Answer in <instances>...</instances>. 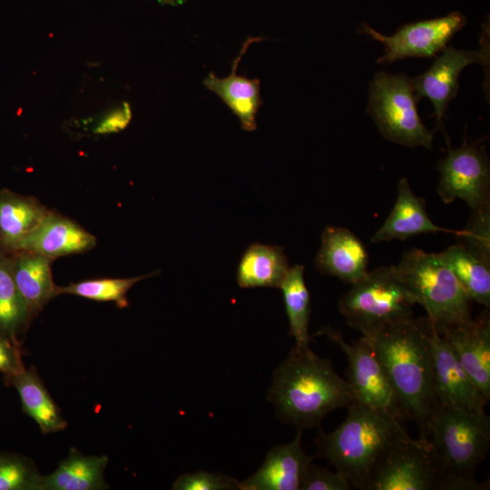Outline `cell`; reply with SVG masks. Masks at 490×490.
<instances>
[{"label": "cell", "instance_id": "1", "mask_svg": "<svg viewBox=\"0 0 490 490\" xmlns=\"http://www.w3.org/2000/svg\"><path fill=\"white\" fill-rule=\"evenodd\" d=\"M268 399L278 417L298 431L318 426L329 412L348 408L356 401L350 384L338 375L330 360L309 348L297 347L274 370Z\"/></svg>", "mask_w": 490, "mask_h": 490}, {"label": "cell", "instance_id": "2", "mask_svg": "<svg viewBox=\"0 0 490 490\" xmlns=\"http://www.w3.org/2000/svg\"><path fill=\"white\" fill-rule=\"evenodd\" d=\"M368 342L387 375L405 417L414 420L419 438L423 439L426 423L436 404L427 318H412L391 324Z\"/></svg>", "mask_w": 490, "mask_h": 490}, {"label": "cell", "instance_id": "3", "mask_svg": "<svg viewBox=\"0 0 490 490\" xmlns=\"http://www.w3.org/2000/svg\"><path fill=\"white\" fill-rule=\"evenodd\" d=\"M344 422L331 433L319 429L314 443L316 456L334 466L357 489L365 490L381 455L408 436L400 420L388 411L355 401Z\"/></svg>", "mask_w": 490, "mask_h": 490}, {"label": "cell", "instance_id": "4", "mask_svg": "<svg viewBox=\"0 0 490 490\" xmlns=\"http://www.w3.org/2000/svg\"><path fill=\"white\" fill-rule=\"evenodd\" d=\"M428 441L445 479L444 490H482L475 473L490 445V418L485 410L436 404L426 423Z\"/></svg>", "mask_w": 490, "mask_h": 490}, {"label": "cell", "instance_id": "5", "mask_svg": "<svg viewBox=\"0 0 490 490\" xmlns=\"http://www.w3.org/2000/svg\"><path fill=\"white\" fill-rule=\"evenodd\" d=\"M396 269L438 332L472 318L470 299L437 253L411 249L403 254Z\"/></svg>", "mask_w": 490, "mask_h": 490}, {"label": "cell", "instance_id": "6", "mask_svg": "<svg viewBox=\"0 0 490 490\" xmlns=\"http://www.w3.org/2000/svg\"><path fill=\"white\" fill-rule=\"evenodd\" d=\"M416 298L400 279L396 266L373 270L351 284L338 310L350 327L370 341L387 326L410 319Z\"/></svg>", "mask_w": 490, "mask_h": 490}, {"label": "cell", "instance_id": "7", "mask_svg": "<svg viewBox=\"0 0 490 490\" xmlns=\"http://www.w3.org/2000/svg\"><path fill=\"white\" fill-rule=\"evenodd\" d=\"M417 102L411 77L378 72L369 83L367 112L385 139L432 150L434 131L423 123Z\"/></svg>", "mask_w": 490, "mask_h": 490}, {"label": "cell", "instance_id": "8", "mask_svg": "<svg viewBox=\"0 0 490 490\" xmlns=\"http://www.w3.org/2000/svg\"><path fill=\"white\" fill-rule=\"evenodd\" d=\"M445 479L428 441L409 435L375 464L365 490H444Z\"/></svg>", "mask_w": 490, "mask_h": 490}, {"label": "cell", "instance_id": "9", "mask_svg": "<svg viewBox=\"0 0 490 490\" xmlns=\"http://www.w3.org/2000/svg\"><path fill=\"white\" fill-rule=\"evenodd\" d=\"M479 50H460L446 46L427 71L412 78L416 100L427 98L434 107L436 130L444 128V117L449 103L456 97L461 72L469 64H482L484 89L489 90V21L483 24Z\"/></svg>", "mask_w": 490, "mask_h": 490}, {"label": "cell", "instance_id": "10", "mask_svg": "<svg viewBox=\"0 0 490 490\" xmlns=\"http://www.w3.org/2000/svg\"><path fill=\"white\" fill-rule=\"evenodd\" d=\"M466 23V16L455 11L446 16L403 24L392 35L382 34L366 23L360 25V33L383 44L384 54L377 63L387 64L410 57L436 56Z\"/></svg>", "mask_w": 490, "mask_h": 490}, {"label": "cell", "instance_id": "11", "mask_svg": "<svg viewBox=\"0 0 490 490\" xmlns=\"http://www.w3.org/2000/svg\"><path fill=\"white\" fill-rule=\"evenodd\" d=\"M316 335H324L346 354L348 377L356 400L388 411L400 421L405 418L393 387L373 346L364 338L348 344L340 331L328 326Z\"/></svg>", "mask_w": 490, "mask_h": 490}, {"label": "cell", "instance_id": "12", "mask_svg": "<svg viewBox=\"0 0 490 490\" xmlns=\"http://www.w3.org/2000/svg\"><path fill=\"white\" fill-rule=\"evenodd\" d=\"M437 170L440 178L436 191L444 203L458 198L471 210L490 203V163L484 146L466 142L450 148Z\"/></svg>", "mask_w": 490, "mask_h": 490}, {"label": "cell", "instance_id": "13", "mask_svg": "<svg viewBox=\"0 0 490 490\" xmlns=\"http://www.w3.org/2000/svg\"><path fill=\"white\" fill-rule=\"evenodd\" d=\"M428 323L433 348V381L436 404L485 410L488 401L465 370L452 346L429 320Z\"/></svg>", "mask_w": 490, "mask_h": 490}, {"label": "cell", "instance_id": "14", "mask_svg": "<svg viewBox=\"0 0 490 490\" xmlns=\"http://www.w3.org/2000/svg\"><path fill=\"white\" fill-rule=\"evenodd\" d=\"M438 332V331H437ZM456 351L462 366L480 390L490 399V316L483 311L475 319L451 326L440 332Z\"/></svg>", "mask_w": 490, "mask_h": 490}, {"label": "cell", "instance_id": "15", "mask_svg": "<svg viewBox=\"0 0 490 490\" xmlns=\"http://www.w3.org/2000/svg\"><path fill=\"white\" fill-rule=\"evenodd\" d=\"M96 237L74 220L49 210L18 250L32 251L52 260L93 249Z\"/></svg>", "mask_w": 490, "mask_h": 490}, {"label": "cell", "instance_id": "16", "mask_svg": "<svg viewBox=\"0 0 490 490\" xmlns=\"http://www.w3.org/2000/svg\"><path fill=\"white\" fill-rule=\"evenodd\" d=\"M317 270L353 284L368 272V254L362 241L348 229L328 226L315 257Z\"/></svg>", "mask_w": 490, "mask_h": 490}, {"label": "cell", "instance_id": "17", "mask_svg": "<svg viewBox=\"0 0 490 490\" xmlns=\"http://www.w3.org/2000/svg\"><path fill=\"white\" fill-rule=\"evenodd\" d=\"M302 431L293 441L274 446L269 451L258 471L239 483L240 490H298L307 465L308 456L301 444Z\"/></svg>", "mask_w": 490, "mask_h": 490}, {"label": "cell", "instance_id": "18", "mask_svg": "<svg viewBox=\"0 0 490 490\" xmlns=\"http://www.w3.org/2000/svg\"><path fill=\"white\" fill-rule=\"evenodd\" d=\"M436 232L456 235L458 230L436 225L426 211L425 200L412 191L407 178H401L397 182V195L393 209L382 226L370 238V241L377 243L394 240H405L415 235Z\"/></svg>", "mask_w": 490, "mask_h": 490}, {"label": "cell", "instance_id": "19", "mask_svg": "<svg viewBox=\"0 0 490 490\" xmlns=\"http://www.w3.org/2000/svg\"><path fill=\"white\" fill-rule=\"evenodd\" d=\"M259 37H249L233 61L232 72L220 78L210 73L203 79V85L216 93L238 117L243 130L252 132L257 128L256 117L261 104L259 79H249L236 74L241 57L250 44L259 42Z\"/></svg>", "mask_w": 490, "mask_h": 490}, {"label": "cell", "instance_id": "20", "mask_svg": "<svg viewBox=\"0 0 490 490\" xmlns=\"http://www.w3.org/2000/svg\"><path fill=\"white\" fill-rule=\"evenodd\" d=\"M53 261L28 250L11 252L14 279L33 320L53 299L59 296L58 286L53 279Z\"/></svg>", "mask_w": 490, "mask_h": 490}, {"label": "cell", "instance_id": "21", "mask_svg": "<svg viewBox=\"0 0 490 490\" xmlns=\"http://www.w3.org/2000/svg\"><path fill=\"white\" fill-rule=\"evenodd\" d=\"M105 455H84L71 447L67 456L48 475H42L40 490H105Z\"/></svg>", "mask_w": 490, "mask_h": 490}, {"label": "cell", "instance_id": "22", "mask_svg": "<svg viewBox=\"0 0 490 490\" xmlns=\"http://www.w3.org/2000/svg\"><path fill=\"white\" fill-rule=\"evenodd\" d=\"M48 209L35 197L0 189V246L15 252Z\"/></svg>", "mask_w": 490, "mask_h": 490}, {"label": "cell", "instance_id": "23", "mask_svg": "<svg viewBox=\"0 0 490 490\" xmlns=\"http://www.w3.org/2000/svg\"><path fill=\"white\" fill-rule=\"evenodd\" d=\"M5 378L6 384L17 391L23 411L36 423L44 435L65 429L67 422L34 367Z\"/></svg>", "mask_w": 490, "mask_h": 490}, {"label": "cell", "instance_id": "24", "mask_svg": "<svg viewBox=\"0 0 490 490\" xmlns=\"http://www.w3.org/2000/svg\"><path fill=\"white\" fill-rule=\"evenodd\" d=\"M289 269L287 256L279 246L250 244L237 268L240 288H279Z\"/></svg>", "mask_w": 490, "mask_h": 490}, {"label": "cell", "instance_id": "25", "mask_svg": "<svg viewBox=\"0 0 490 490\" xmlns=\"http://www.w3.org/2000/svg\"><path fill=\"white\" fill-rule=\"evenodd\" d=\"M32 322L14 279L11 252L0 246V336L21 347Z\"/></svg>", "mask_w": 490, "mask_h": 490}, {"label": "cell", "instance_id": "26", "mask_svg": "<svg viewBox=\"0 0 490 490\" xmlns=\"http://www.w3.org/2000/svg\"><path fill=\"white\" fill-rule=\"evenodd\" d=\"M449 266L470 300L490 307V263L470 253L461 244L437 253Z\"/></svg>", "mask_w": 490, "mask_h": 490}, {"label": "cell", "instance_id": "27", "mask_svg": "<svg viewBox=\"0 0 490 490\" xmlns=\"http://www.w3.org/2000/svg\"><path fill=\"white\" fill-rule=\"evenodd\" d=\"M279 289L289 325V335L299 348H309L310 295L304 279V266L289 267Z\"/></svg>", "mask_w": 490, "mask_h": 490}, {"label": "cell", "instance_id": "28", "mask_svg": "<svg viewBox=\"0 0 490 490\" xmlns=\"http://www.w3.org/2000/svg\"><path fill=\"white\" fill-rule=\"evenodd\" d=\"M157 271L132 278H102L71 282L58 286V294L74 295L95 301H110L119 309L129 306L127 294L136 283L155 275Z\"/></svg>", "mask_w": 490, "mask_h": 490}, {"label": "cell", "instance_id": "29", "mask_svg": "<svg viewBox=\"0 0 490 490\" xmlns=\"http://www.w3.org/2000/svg\"><path fill=\"white\" fill-rule=\"evenodd\" d=\"M35 463L16 452L0 451V490H40Z\"/></svg>", "mask_w": 490, "mask_h": 490}, {"label": "cell", "instance_id": "30", "mask_svg": "<svg viewBox=\"0 0 490 490\" xmlns=\"http://www.w3.org/2000/svg\"><path fill=\"white\" fill-rule=\"evenodd\" d=\"M456 236L470 253L490 263V203L472 210L465 229Z\"/></svg>", "mask_w": 490, "mask_h": 490}, {"label": "cell", "instance_id": "31", "mask_svg": "<svg viewBox=\"0 0 490 490\" xmlns=\"http://www.w3.org/2000/svg\"><path fill=\"white\" fill-rule=\"evenodd\" d=\"M239 481L227 475L197 471L180 475L172 484L173 490L239 489Z\"/></svg>", "mask_w": 490, "mask_h": 490}, {"label": "cell", "instance_id": "32", "mask_svg": "<svg viewBox=\"0 0 490 490\" xmlns=\"http://www.w3.org/2000/svg\"><path fill=\"white\" fill-rule=\"evenodd\" d=\"M299 489L349 490L351 485L338 472L333 473L328 468L310 461L303 472Z\"/></svg>", "mask_w": 490, "mask_h": 490}, {"label": "cell", "instance_id": "33", "mask_svg": "<svg viewBox=\"0 0 490 490\" xmlns=\"http://www.w3.org/2000/svg\"><path fill=\"white\" fill-rule=\"evenodd\" d=\"M21 347L0 336V372L9 377L23 371Z\"/></svg>", "mask_w": 490, "mask_h": 490}, {"label": "cell", "instance_id": "34", "mask_svg": "<svg viewBox=\"0 0 490 490\" xmlns=\"http://www.w3.org/2000/svg\"><path fill=\"white\" fill-rule=\"evenodd\" d=\"M131 119V111L128 104L115 109L113 113L104 114L100 120L94 122L91 127L93 134H107L119 132L124 129Z\"/></svg>", "mask_w": 490, "mask_h": 490}]
</instances>
